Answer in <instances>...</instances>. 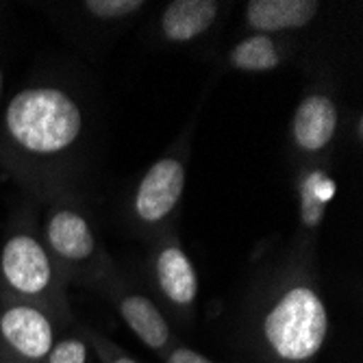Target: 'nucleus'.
<instances>
[{"mask_svg": "<svg viewBox=\"0 0 363 363\" xmlns=\"http://www.w3.org/2000/svg\"><path fill=\"white\" fill-rule=\"evenodd\" d=\"M89 138V101L79 85L61 77L30 81L0 111V166L38 203L79 189Z\"/></svg>", "mask_w": 363, "mask_h": 363, "instance_id": "obj_1", "label": "nucleus"}, {"mask_svg": "<svg viewBox=\"0 0 363 363\" xmlns=\"http://www.w3.org/2000/svg\"><path fill=\"white\" fill-rule=\"evenodd\" d=\"M331 337L318 248L289 240L257 270L246 294L240 344L250 363H315Z\"/></svg>", "mask_w": 363, "mask_h": 363, "instance_id": "obj_2", "label": "nucleus"}, {"mask_svg": "<svg viewBox=\"0 0 363 363\" xmlns=\"http://www.w3.org/2000/svg\"><path fill=\"white\" fill-rule=\"evenodd\" d=\"M38 203L44 207L38 216L42 240L68 285L96 289L116 268V261L103 246L81 191L59 189Z\"/></svg>", "mask_w": 363, "mask_h": 363, "instance_id": "obj_3", "label": "nucleus"}, {"mask_svg": "<svg viewBox=\"0 0 363 363\" xmlns=\"http://www.w3.org/2000/svg\"><path fill=\"white\" fill-rule=\"evenodd\" d=\"M68 289V281L42 240L35 203L30 201L11 216L5 228L0 244V291L74 318Z\"/></svg>", "mask_w": 363, "mask_h": 363, "instance_id": "obj_4", "label": "nucleus"}, {"mask_svg": "<svg viewBox=\"0 0 363 363\" xmlns=\"http://www.w3.org/2000/svg\"><path fill=\"white\" fill-rule=\"evenodd\" d=\"M198 111L201 105L177 140L150 163L122 198L120 218L126 230L146 244L177 224L194 152Z\"/></svg>", "mask_w": 363, "mask_h": 363, "instance_id": "obj_5", "label": "nucleus"}, {"mask_svg": "<svg viewBox=\"0 0 363 363\" xmlns=\"http://www.w3.org/2000/svg\"><path fill=\"white\" fill-rule=\"evenodd\" d=\"M342 87L331 65H318L298 105L294 107L287 130L289 163L333 159L344 133Z\"/></svg>", "mask_w": 363, "mask_h": 363, "instance_id": "obj_6", "label": "nucleus"}, {"mask_svg": "<svg viewBox=\"0 0 363 363\" xmlns=\"http://www.w3.org/2000/svg\"><path fill=\"white\" fill-rule=\"evenodd\" d=\"M144 277L148 294L166 313L170 324L177 322L179 326H189L196 318L201 283L177 224L148 244Z\"/></svg>", "mask_w": 363, "mask_h": 363, "instance_id": "obj_7", "label": "nucleus"}, {"mask_svg": "<svg viewBox=\"0 0 363 363\" xmlns=\"http://www.w3.org/2000/svg\"><path fill=\"white\" fill-rule=\"evenodd\" d=\"M74 322L77 318L0 291V361L44 363L55 342Z\"/></svg>", "mask_w": 363, "mask_h": 363, "instance_id": "obj_8", "label": "nucleus"}, {"mask_svg": "<svg viewBox=\"0 0 363 363\" xmlns=\"http://www.w3.org/2000/svg\"><path fill=\"white\" fill-rule=\"evenodd\" d=\"M109 303L116 315L128 326L150 352L163 354L170 344L177 340L174 328L155 298L148 294L144 283H138L130 274H126L120 266H116L94 289Z\"/></svg>", "mask_w": 363, "mask_h": 363, "instance_id": "obj_9", "label": "nucleus"}, {"mask_svg": "<svg viewBox=\"0 0 363 363\" xmlns=\"http://www.w3.org/2000/svg\"><path fill=\"white\" fill-rule=\"evenodd\" d=\"M233 3L220 0H172L150 22L148 38L159 48H196L209 44L220 30Z\"/></svg>", "mask_w": 363, "mask_h": 363, "instance_id": "obj_10", "label": "nucleus"}, {"mask_svg": "<svg viewBox=\"0 0 363 363\" xmlns=\"http://www.w3.org/2000/svg\"><path fill=\"white\" fill-rule=\"evenodd\" d=\"M291 166V194L296 203V230L291 240L318 248L326 211L337 194L331 159H315Z\"/></svg>", "mask_w": 363, "mask_h": 363, "instance_id": "obj_11", "label": "nucleus"}, {"mask_svg": "<svg viewBox=\"0 0 363 363\" xmlns=\"http://www.w3.org/2000/svg\"><path fill=\"white\" fill-rule=\"evenodd\" d=\"M148 3L142 0H81V3H55L52 18L65 26L74 40L107 42L135 22Z\"/></svg>", "mask_w": 363, "mask_h": 363, "instance_id": "obj_12", "label": "nucleus"}, {"mask_svg": "<svg viewBox=\"0 0 363 363\" xmlns=\"http://www.w3.org/2000/svg\"><path fill=\"white\" fill-rule=\"evenodd\" d=\"M309 59L305 42L263 35V33H242L230 44L218 65L222 72H242V74H270L289 65Z\"/></svg>", "mask_w": 363, "mask_h": 363, "instance_id": "obj_13", "label": "nucleus"}, {"mask_svg": "<svg viewBox=\"0 0 363 363\" xmlns=\"http://www.w3.org/2000/svg\"><path fill=\"white\" fill-rule=\"evenodd\" d=\"M326 5L318 0H248L242 7V33H263L303 40L324 16Z\"/></svg>", "mask_w": 363, "mask_h": 363, "instance_id": "obj_14", "label": "nucleus"}, {"mask_svg": "<svg viewBox=\"0 0 363 363\" xmlns=\"http://www.w3.org/2000/svg\"><path fill=\"white\" fill-rule=\"evenodd\" d=\"M91 346L85 335L83 322H74L68 331H65L55 346L50 348L44 363H89L91 359Z\"/></svg>", "mask_w": 363, "mask_h": 363, "instance_id": "obj_15", "label": "nucleus"}, {"mask_svg": "<svg viewBox=\"0 0 363 363\" xmlns=\"http://www.w3.org/2000/svg\"><path fill=\"white\" fill-rule=\"evenodd\" d=\"M83 328H85V335L91 346V354L101 363H142L128 350H124L120 344H116L111 337H107L101 331H96V328H91L89 324H83Z\"/></svg>", "mask_w": 363, "mask_h": 363, "instance_id": "obj_16", "label": "nucleus"}, {"mask_svg": "<svg viewBox=\"0 0 363 363\" xmlns=\"http://www.w3.org/2000/svg\"><path fill=\"white\" fill-rule=\"evenodd\" d=\"M163 363H216L213 359H209L207 354H203L201 350H196L179 340H174L170 344V348L161 354Z\"/></svg>", "mask_w": 363, "mask_h": 363, "instance_id": "obj_17", "label": "nucleus"}, {"mask_svg": "<svg viewBox=\"0 0 363 363\" xmlns=\"http://www.w3.org/2000/svg\"><path fill=\"white\" fill-rule=\"evenodd\" d=\"M346 133L348 135L352 133V146L357 150H361V146H363V113L359 109L352 113V124L350 122L346 124Z\"/></svg>", "mask_w": 363, "mask_h": 363, "instance_id": "obj_18", "label": "nucleus"}, {"mask_svg": "<svg viewBox=\"0 0 363 363\" xmlns=\"http://www.w3.org/2000/svg\"><path fill=\"white\" fill-rule=\"evenodd\" d=\"M3 91H5V70L0 65V111H3Z\"/></svg>", "mask_w": 363, "mask_h": 363, "instance_id": "obj_19", "label": "nucleus"}, {"mask_svg": "<svg viewBox=\"0 0 363 363\" xmlns=\"http://www.w3.org/2000/svg\"><path fill=\"white\" fill-rule=\"evenodd\" d=\"M0 363H3V361H0Z\"/></svg>", "mask_w": 363, "mask_h": 363, "instance_id": "obj_20", "label": "nucleus"}]
</instances>
